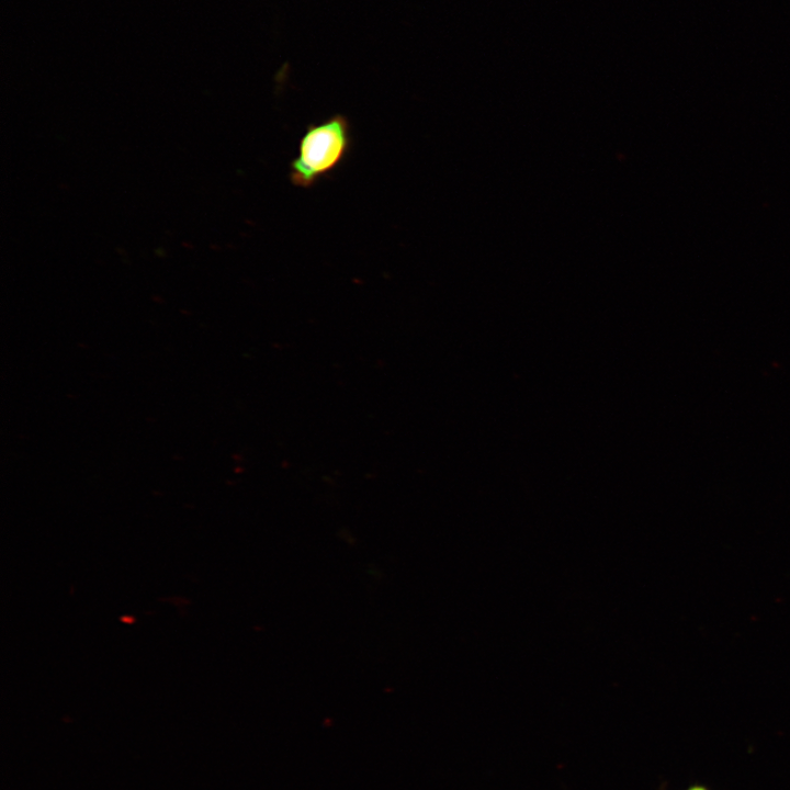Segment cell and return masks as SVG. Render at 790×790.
I'll list each match as a JSON object with an SVG mask.
<instances>
[{
	"mask_svg": "<svg viewBox=\"0 0 790 790\" xmlns=\"http://www.w3.org/2000/svg\"><path fill=\"white\" fill-rule=\"evenodd\" d=\"M351 146V126L347 116L334 114L309 124L300 139L297 156L290 162L291 183L302 189L313 188L342 165Z\"/></svg>",
	"mask_w": 790,
	"mask_h": 790,
	"instance_id": "1",
	"label": "cell"
},
{
	"mask_svg": "<svg viewBox=\"0 0 790 790\" xmlns=\"http://www.w3.org/2000/svg\"><path fill=\"white\" fill-rule=\"evenodd\" d=\"M688 790H707V789H706L704 787H701V786H695V787H691V788L688 789Z\"/></svg>",
	"mask_w": 790,
	"mask_h": 790,
	"instance_id": "2",
	"label": "cell"
}]
</instances>
